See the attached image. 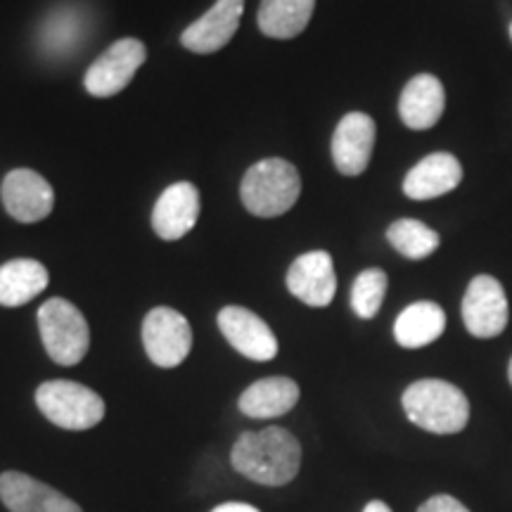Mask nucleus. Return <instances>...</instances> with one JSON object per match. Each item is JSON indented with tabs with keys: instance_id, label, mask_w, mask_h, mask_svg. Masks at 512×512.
Here are the masks:
<instances>
[{
	"instance_id": "nucleus-1",
	"label": "nucleus",
	"mask_w": 512,
	"mask_h": 512,
	"mask_svg": "<svg viewBox=\"0 0 512 512\" xmlns=\"http://www.w3.org/2000/svg\"><path fill=\"white\" fill-rule=\"evenodd\" d=\"M230 463L242 477L264 486H285L302 467V444L285 427L245 432L235 441Z\"/></svg>"
},
{
	"instance_id": "nucleus-2",
	"label": "nucleus",
	"mask_w": 512,
	"mask_h": 512,
	"mask_svg": "<svg viewBox=\"0 0 512 512\" xmlns=\"http://www.w3.org/2000/svg\"><path fill=\"white\" fill-rule=\"evenodd\" d=\"M406 418L430 434H458L470 422V401L456 384L427 377L403 392Z\"/></svg>"
},
{
	"instance_id": "nucleus-3",
	"label": "nucleus",
	"mask_w": 512,
	"mask_h": 512,
	"mask_svg": "<svg viewBox=\"0 0 512 512\" xmlns=\"http://www.w3.org/2000/svg\"><path fill=\"white\" fill-rule=\"evenodd\" d=\"M302 195V176L287 159H264L249 166L240 185L242 204L259 219L283 216Z\"/></svg>"
},
{
	"instance_id": "nucleus-4",
	"label": "nucleus",
	"mask_w": 512,
	"mask_h": 512,
	"mask_svg": "<svg viewBox=\"0 0 512 512\" xmlns=\"http://www.w3.org/2000/svg\"><path fill=\"white\" fill-rule=\"evenodd\" d=\"M38 330H41L43 347L57 366H76L91 347V330L86 318L62 297L48 299L38 309Z\"/></svg>"
},
{
	"instance_id": "nucleus-5",
	"label": "nucleus",
	"mask_w": 512,
	"mask_h": 512,
	"mask_svg": "<svg viewBox=\"0 0 512 512\" xmlns=\"http://www.w3.org/2000/svg\"><path fill=\"white\" fill-rule=\"evenodd\" d=\"M36 406L53 425L69 432L91 430L105 418V401L79 382L50 380L36 389Z\"/></svg>"
},
{
	"instance_id": "nucleus-6",
	"label": "nucleus",
	"mask_w": 512,
	"mask_h": 512,
	"mask_svg": "<svg viewBox=\"0 0 512 512\" xmlns=\"http://www.w3.org/2000/svg\"><path fill=\"white\" fill-rule=\"evenodd\" d=\"M510 320V306L503 285L494 275H475L463 297V323L477 339L503 335Z\"/></svg>"
},
{
	"instance_id": "nucleus-7",
	"label": "nucleus",
	"mask_w": 512,
	"mask_h": 512,
	"mask_svg": "<svg viewBox=\"0 0 512 512\" xmlns=\"http://www.w3.org/2000/svg\"><path fill=\"white\" fill-rule=\"evenodd\" d=\"M143 344L150 361L159 368H176L192 349L188 318L169 306H157L143 320Z\"/></svg>"
},
{
	"instance_id": "nucleus-8",
	"label": "nucleus",
	"mask_w": 512,
	"mask_h": 512,
	"mask_svg": "<svg viewBox=\"0 0 512 512\" xmlns=\"http://www.w3.org/2000/svg\"><path fill=\"white\" fill-rule=\"evenodd\" d=\"M147 60V48L138 38H121L95 60L86 72V91L95 98H112L124 91Z\"/></svg>"
},
{
	"instance_id": "nucleus-9",
	"label": "nucleus",
	"mask_w": 512,
	"mask_h": 512,
	"mask_svg": "<svg viewBox=\"0 0 512 512\" xmlns=\"http://www.w3.org/2000/svg\"><path fill=\"white\" fill-rule=\"evenodd\" d=\"M377 128L366 112H349L332 136V162L342 176H361L375 150Z\"/></svg>"
},
{
	"instance_id": "nucleus-10",
	"label": "nucleus",
	"mask_w": 512,
	"mask_h": 512,
	"mask_svg": "<svg viewBox=\"0 0 512 512\" xmlns=\"http://www.w3.org/2000/svg\"><path fill=\"white\" fill-rule=\"evenodd\" d=\"M287 290L292 297L313 309H323L335 299L337 292V275L332 256L323 249L306 252L292 261L287 271Z\"/></svg>"
},
{
	"instance_id": "nucleus-11",
	"label": "nucleus",
	"mask_w": 512,
	"mask_h": 512,
	"mask_svg": "<svg viewBox=\"0 0 512 512\" xmlns=\"http://www.w3.org/2000/svg\"><path fill=\"white\" fill-rule=\"evenodd\" d=\"M3 204L19 223H38L55 207V192L46 178L31 169H15L5 176Z\"/></svg>"
},
{
	"instance_id": "nucleus-12",
	"label": "nucleus",
	"mask_w": 512,
	"mask_h": 512,
	"mask_svg": "<svg viewBox=\"0 0 512 512\" xmlns=\"http://www.w3.org/2000/svg\"><path fill=\"white\" fill-rule=\"evenodd\" d=\"M219 328L235 351L252 361H271L278 356V339L264 318L242 306H226L219 313Z\"/></svg>"
},
{
	"instance_id": "nucleus-13",
	"label": "nucleus",
	"mask_w": 512,
	"mask_h": 512,
	"mask_svg": "<svg viewBox=\"0 0 512 512\" xmlns=\"http://www.w3.org/2000/svg\"><path fill=\"white\" fill-rule=\"evenodd\" d=\"M245 0H216L207 15L183 31L181 43L197 55H211L226 48L240 27Z\"/></svg>"
},
{
	"instance_id": "nucleus-14",
	"label": "nucleus",
	"mask_w": 512,
	"mask_h": 512,
	"mask_svg": "<svg viewBox=\"0 0 512 512\" xmlns=\"http://www.w3.org/2000/svg\"><path fill=\"white\" fill-rule=\"evenodd\" d=\"M0 501L10 512H83L53 486L15 470L0 475Z\"/></svg>"
},
{
	"instance_id": "nucleus-15",
	"label": "nucleus",
	"mask_w": 512,
	"mask_h": 512,
	"mask_svg": "<svg viewBox=\"0 0 512 512\" xmlns=\"http://www.w3.org/2000/svg\"><path fill=\"white\" fill-rule=\"evenodd\" d=\"M200 219V192L188 181L169 185L152 209V228L166 242L181 240Z\"/></svg>"
},
{
	"instance_id": "nucleus-16",
	"label": "nucleus",
	"mask_w": 512,
	"mask_h": 512,
	"mask_svg": "<svg viewBox=\"0 0 512 512\" xmlns=\"http://www.w3.org/2000/svg\"><path fill=\"white\" fill-rule=\"evenodd\" d=\"M463 181V166L451 152H434L406 174L403 192L415 202H427L453 192Z\"/></svg>"
},
{
	"instance_id": "nucleus-17",
	"label": "nucleus",
	"mask_w": 512,
	"mask_h": 512,
	"mask_svg": "<svg viewBox=\"0 0 512 512\" xmlns=\"http://www.w3.org/2000/svg\"><path fill=\"white\" fill-rule=\"evenodd\" d=\"M446 107V93L434 74H418L406 83L399 98V117L411 131L437 126Z\"/></svg>"
},
{
	"instance_id": "nucleus-18",
	"label": "nucleus",
	"mask_w": 512,
	"mask_h": 512,
	"mask_svg": "<svg viewBox=\"0 0 512 512\" xmlns=\"http://www.w3.org/2000/svg\"><path fill=\"white\" fill-rule=\"evenodd\" d=\"M299 384L292 377H264V380L249 384L242 392L238 406L247 418L271 420L290 413L299 401Z\"/></svg>"
},
{
	"instance_id": "nucleus-19",
	"label": "nucleus",
	"mask_w": 512,
	"mask_h": 512,
	"mask_svg": "<svg viewBox=\"0 0 512 512\" xmlns=\"http://www.w3.org/2000/svg\"><path fill=\"white\" fill-rule=\"evenodd\" d=\"M83 38H86V15L74 5H62V8L48 12L38 29V46L43 55L53 57V60L76 53Z\"/></svg>"
},
{
	"instance_id": "nucleus-20",
	"label": "nucleus",
	"mask_w": 512,
	"mask_h": 512,
	"mask_svg": "<svg viewBox=\"0 0 512 512\" xmlns=\"http://www.w3.org/2000/svg\"><path fill=\"white\" fill-rule=\"evenodd\" d=\"M446 330V313L434 302H415L399 313L394 339L403 349H422L437 342Z\"/></svg>"
},
{
	"instance_id": "nucleus-21",
	"label": "nucleus",
	"mask_w": 512,
	"mask_h": 512,
	"mask_svg": "<svg viewBox=\"0 0 512 512\" xmlns=\"http://www.w3.org/2000/svg\"><path fill=\"white\" fill-rule=\"evenodd\" d=\"M50 283L48 268L36 259H12L0 266V304L24 306Z\"/></svg>"
},
{
	"instance_id": "nucleus-22",
	"label": "nucleus",
	"mask_w": 512,
	"mask_h": 512,
	"mask_svg": "<svg viewBox=\"0 0 512 512\" xmlns=\"http://www.w3.org/2000/svg\"><path fill=\"white\" fill-rule=\"evenodd\" d=\"M316 0H261L256 24L268 38H294L309 27Z\"/></svg>"
},
{
	"instance_id": "nucleus-23",
	"label": "nucleus",
	"mask_w": 512,
	"mask_h": 512,
	"mask_svg": "<svg viewBox=\"0 0 512 512\" xmlns=\"http://www.w3.org/2000/svg\"><path fill=\"white\" fill-rule=\"evenodd\" d=\"M387 240L411 261H422L439 249V233L418 219H399L387 228Z\"/></svg>"
},
{
	"instance_id": "nucleus-24",
	"label": "nucleus",
	"mask_w": 512,
	"mask_h": 512,
	"mask_svg": "<svg viewBox=\"0 0 512 512\" xmlns=\"http://www.w3.org/2000/svg\"><path fill=\"white\" fill-rule=\"evenodd\" d=\"M389 278L382 268H368V271L358 273L351 287V309L358 318L370 320L377 316L382 309L384 294H387Z\"/></svg>"
},
{
	"instance_id": "nucleus-25",
	"label": "nucleus",
	"mask_w": 512,
	"mask_h": 512,
	"mask_svg": "<svg viewBox=\"0 0 512 512\" xmlns=\"http://www.w3.org/2000/svg\"><path fill=\"white\" fill-rule=\"evenodd\" d=\"M418 512H470V510H467V505L460 503L458 498L439 494V496L427 498V501L418 508Z\"/></svg>"
},
{
	"instance_id": "nucleus-26",
	"label": "nucleus",
	"mask_w": 512,
	"mask_h": 512,
	"mask_svg": "<svg viewBox=\"0 0 512 512\" xmlns=\"http://www.w3.org/2000/svg\"><path fill=\"white\" fill-rule=\"evenodd\" d=\"M211 512H261V510H256L254 505H247V503H223V505H216Z\"/></svg>"
},
{
	"instance_id": "nucleus-27",
	"label": "nucleus",
	"mask_w": 512,
	"mask_h": 512,
	"mask_svg": "<svg viewBox=\"0 0 512 512\" xmlns=\"http://www.w3.org/2000/svg\"><path fill=\"white\" fill-rule=\"evenodd\" d=\"M363 512H392V508H389V505L382 503V501H370Z\"/></svg>"
},
{
	"instance_id": "nucleus-28",
	"label": "nucleus",
	"mask_w": 512,
	"mask_h": 512,
	"mask_svg": "<svg viewBox=\"0 0 512 512\" xmlns=\"http://www.w3.org/2000/svg\"><path fill=\"white\" fill-rule=\"evenodd\" d=\"M508 380L512 384V358H510V363H508Z\"/></svg>"
},
{
	"instance_id": "nucleus-29",
	"label": "nucleus",
	"mask_w": 512,
	"mask_h": 512,
	"mask_svg": "<svg viewBox=\"0 0 512 512\" xmlns=\"http://www.w3.org/2000/svg\"><path fill=\"white\" fill-rule=\"evenodd\" d=\"M510 38H512V24H510Z\"/></svg>"
}]
</instances>
